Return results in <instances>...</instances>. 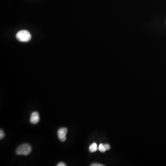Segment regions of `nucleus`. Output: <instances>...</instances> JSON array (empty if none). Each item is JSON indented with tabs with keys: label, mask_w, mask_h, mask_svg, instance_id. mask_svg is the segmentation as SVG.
<instances>
[{
	"label": "nucleus",
	"mask_w": 166,
	"mask_h": 166,
	"mask_svg": "<svg viewBox=\"0 0 166 166\" xmlns=\"http://www.w3.org/2000/svg\"><path fill=\"white\" fill-rule=\"evenodd\" d=\"M40 120L39 114L38 112H34L31 114L30 117V122L32 124L39 123Z\"/></svg>",
	"instance_id": "20e7f679"
},
{
	"label": "nucleus",
	"mask_w": 166,
	"mask_h": 166,
	"mask_svg": "<svg viewBox=\"0 0 166 166\" xmlns=\"http://www.w3.org/2000/svg\"><path fill=\"white\" fill-rule=\"evenodd\" d=\"M67 132H68V129L66 127L61 128L58 131V137L61 142H63L66 141Z\"/></svg>",
	"instance_id": "7ed1b4c3"
},
{
	"label": "nucleus",
	"mask_w": 166,
	"mask_h": 166,
	"mask_svg": "<svg viewBox=\"0 0 166 166\" xmlns=\"http://www.w3.org/2000/svg\"><path fill=\"white\" fill-rule=\"evenodd\" d=\"M32 151V149L30 145L24 144L21 145L17 148L16 150V153L18 155H24L27 156L30 154Z\"/></svg>",
	"instance_id": "f03ea898"
},
{
	"label": "nucleus",
	"mask_w": 166,
	"mask_h": 166,
	"mask_svg": "<svg viewBox=\"0 0 166 166\" xmlns=\"http://www.w3.org/2000/svg\"><path fill=\"white\" fill-rule=\"evenodd\" d=\"M16 37L19 41L27 42L31 39V35L28 31L21 30L16 34Z\"/></svg>",
	"instance_id": "f257e3e1"
},
{
	"label": "nucleus",
	"mask_w": 166,
	"mask_h": 166,
	"mask_svg": "<svg viewBox=\"0 0 166 166\" xmlns=\"http://www.w3.org/2000/svg\"><path fill=\"white\" fill-rule=\"evenodd\" d=\"M98 149V145L96 143H93L89 147V150L91 153L96 152Z\"/></svg>",
	"instance_id": "39448f33"
},
{
	"label": "nucleus",
	"mask_w": 166,
	"mask_h": 166,
	"mask_svg": "<svg viewBox=\"0 0 166 166\" xmlns=\"http://www.w3.org/2000/svg\"><path fill=\"white\" fill-rule=\"evenodd\" d=\"M98 149L101 152H105L106 150L104 145L102 144H100L98 147Z\"/></svg>",
	"instance_id": "423d86ee"
},
{
	"label": "nucleus",
	"mask_w": 166,
	"mask_h": 166,
	"mask_svg": "<svg viewBox=\"0 0 166 166\" xmlns=\"http://www.w3.org/2000/svg\"><path fill=\"white\" fill-rule=\"evenodd\" d=\"M104 146L106 150H109L110 149V146L109 145H108V144H105Z\"/></svg>",
	"instance_id": "6e6552de"
},
{
	"label": "nucleus",
	"mask_w": 166,
	"mask_h": 166,
	"mask_svg": "<svg viewBox=\"0 0 166 166\" xmlns=\"http://www.w3.org/2000/svg\"><path fill=\"white\" fill-rule=\"evenodd\" d=\"M91 166H103L104 165H102L101 164H99V163H93V164H91Z\"/></svg>",
	"instance_id": "1a4fd4ad"
},
{
	"label": "nucleus",
	"mask_w": 166,
	"mask_h": 166,
	"mask_svg": "<svg viewBox=\"0 0 166 166\" xmlns=\"http://www.w3.org/2000/svg\"><path fill=\"white\" fill-rule=\"evenodd\" d=\"M57 166H66V165L65 164V163H64V162H60L59 163L57 164Z\"/></svg>",
	"instance_id": "9d476101"
},
{
	"label": "nucleus",
	"mask_w": 166,
	"mask_h": 166,
	"mask_svg": "<svg viewBox=\"0 0 166 166\" xmlns=\"http://www.w3.org/2000/svg\"><path fill=\"white\" fill-rule=\"evenodd\" d=\"M5 136V133L1 129L0 130V139H2L4 138Z\"/></svg>",
	"instance_id": "0eeeda50"
}]
</instances>
